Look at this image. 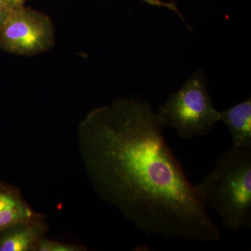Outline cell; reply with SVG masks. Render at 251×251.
I'll list each match as a JSON object with an SVG mask.
<instances>
[{
	"label": "cell",
	"mask_w": 251,
	"mask_h": 251,
	"mask_svg": "<svg viewBox=\"0 0 251 251\" xmlns=\"http://www.w3.org/2000/svg\"><path fill=\"white\" fill-rule=\"evenodd\" d=\"M27 0H6V2L13 9L16 10L24 7Z\"/></svg>",
	"instance_id": "obj_11"
},
{
	"label": "cell",
	"mask_w": 251,
	"mask_h": 251,
	"mask_svg": "<svg viewBox=\"0 0 251 251\" xmlns=\"http://www.w3.org/2000/svg\"><path fill=\"white\" fill-rule=\"evenodd\" d=\"M14 11L6 0H0V30Z\"/></svg>",
	"instance_id": "obj_9"
},
{
	"label": "cell",
	"mask_w": 251,
	"mask_h": 251,
	"mask_svg": "<svg viewBox=\"0 0 251 251\" xmlns=\"http://www.w3.org/2000/svg\"><path fill=\"white\" fill-rule=\"evenodd\" d=\"M195 188L203 206L215 210L226 229L250 228L251 149L225 151Z\"/></svg>",
	"instance_id": "obj_2"
},
{
	"label": "cell",
	"mask_w": 251,
	"mask_h": 251,
	"mask_svg": "<svg viewBox=\"0 0 251 251\" xmlns=\"http://www.w3.org/2000/svg\"><path fill=\"white\" fill-rule=\"evenodd\" d=\"M46 233L44 216L0 231V251H36Z\"/></svg>",
	"instance_id": "obj_5"
},
{
	"label": "cell",
	"mask_w": 251,
	"mask_h": 251,
	"mask_svg": "<svg viewBox=\"0 0 251 251\" xmlns=\"http://www.w3.org/2000/svg\"><path fill=\"white\" fill-rule=\"evenodd\" d=\"M148 102L121 99L91 110L79 150L94 189L137 228L165 240L217 242L208 215Z\"/></svg>",
	"instance_id": "obj_1"
},
{
	"label": "cell",
	"mask_w": 251,
	"mask_h": 251,
	"mask_svg": "<svg viewBox=\"0 0 251 251\" xmlns=\"http://www.w3.org/2000/svg\"><path fill=\"white\" fill-rule=\"evenodd\" d=\"M219 122L227 127L233 142V147L251 149V98L219 112Z\"/></svg>",
	"instance_id": "obj_7"
},
{
	"label": "cell",
	"mask_w": 251,
	"mask_h": 251,
	"mask_svg": "<svg viewBox=\"0 0 251 251\" xmlns=\"http://www.w3.org/2000/svg\"><path fill=\"white\" fill-rule=\"evenodd\" d=\"M145 1L147 4L151 5V6H162V7L168 8V9L175 11L176 14L179 15L180 17L182 18V16L180 14L179 10L177 9V6L175 4L174 2H164L161 0H142Z\"/></svg>",
	"instance_id": "obj_10"
},
{
	"label": "cell",
	"mask_w": 251,
	"mask_h": 251,
	"mask_svg": "<svg viewBox=\"0 0 251 251\" xmlns=\"http://www.w3.org/2000/svg\"><path fill=\"white\" fill-rule=\"evenodd\" d=\"M162 127L176 130L180 138L193 139L209 134L219 122L202 75L195 74L156 112Z\"/></svg>",
	"instance_id": "obj_3"
},
{
	"label": "cell",
	"mask_w": 251,
	"mask_h": 251,
	"mask_svg": "<svg viewBox=\"0 0 251 251\" xmlns=\"http://www.w3.org/2000/svg\"><path fill=\"white\" fill-rule=\"evenodd\" d=\"M54 44L50 18L25 6L14 10L0 30V48L10 53L36 55L49 50Z\"/></svg>",
	"instance_id": "obj_4"
},
{
	"label": "cell",
	"mask_w": 251,
	"mask_h": 251,
	"mask_svg": "<svg viewBox=\"0 0 251 251\" xmlns=\"http://www.w3.org/2000/svg\"><path fill=\"white\" fill-rule=\"evenodd\" d=\"M41 216L28 204L18 188L0 182V231Z\"/></svg>",
	"instance_id": "obj_6"
},
{
	"label": "cell",
	"mask_w": 251,
	"mask_h": 251,
	"mask_svg": "<svg viewBox=\"0 0 251 251\" xmlns=\"http://www.w3.org/2000/svg\"><path fill=\"white\" fill-rule=\"evenodd\" d=\"M86 248L77 244H69L43 237L38 244L36 251H84Z\"/></svg>",
	"instance_id": "obj_8"
}]
</instances>
